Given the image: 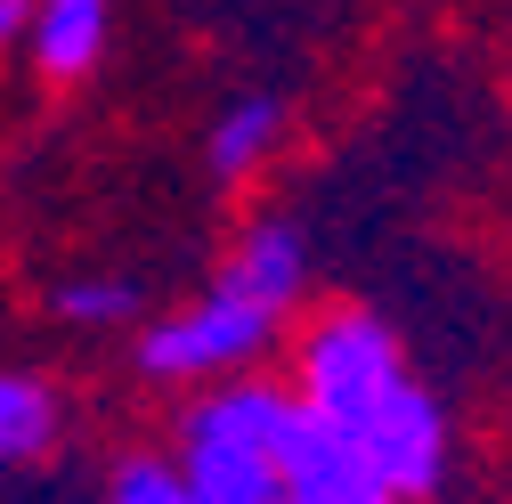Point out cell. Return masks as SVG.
I'll list each match as a JSON object with an SVG mask.
<instances>
[{"label":"cell","instance_id":"52a82bcc","mask_svg":"<svg viewBox=\"0 0 512 504\" xmlns=\"http://www.w3.org/2000/svg\"><path fill=\"white\" fill-rule=\"evenodd\" d=\"M57 439V399L41 374H0V464H33Z\"/></svg>","mask_w":512,"mask_h":504},{"label":"cell","instance_id":"8992f818","mask_svg":"<svg viewBox=\"0 0 512 504\" xmlns=\"http://www.w3.org/2000/svg\"><path fill=\"white\" fill-rule=\"evenodd\" d=\"M277 131H285V106H277V98H236V106L220 114V131H212V171H220V179H252V171L269 163Z\"/></svg>","mask_w":512,"mask_h":504},{"label":"cell","instance_id":"9c48e42d","mask_svg":"<svg viewBox=\"0 0 512 504\" xmlns=\"http://www.w3.org/2000/svg\"><path fill=\"white\" fill-rule=\"evenodd\" d=\"M106 504H196V488H187L171 464H155V456H139V464H122L114 472V488H106Z\"/></svg>","mask_w":512,"mask_h":504},{"label":"cell","instance_id":"277c9868","mask_svg":"<svg viewBox=\"0 0 512 504\" xmlns=\"http://www.w3.org/2000/svg\"><path fill=\"white\" fill-rule=\"evenodd\" d=\"M25 41H33V66L49 82L98 74V57H106V0H33Z\"/></svg>","mask_w":512,"mask_h":504},{"label":"cell","instance_id":"3957f363","mask_svg":"<svg viewBox=\"0 0 512 504\" xmlns=\"http://www.w3.org/2000/svg\"><path fill=\"white\" fill-rule=\"evenodd\" d=\"M309 448V407L293 391H212L179 423V480L196 504H285V480Z\"/></svg>","mask_w":512,"mask_h":504},{"label":"cell","instance_id":"ba28073f","mask_svg":"<svg viewBox=\"0 0 512 504\" xmlns=\"http://www.w3.org/2000/svg\"><path fill=\"white\" fill-rule=\"evenodd\" d=\"M57 318L66 326H131L139 285L131 277H74V285H57Z\"/></svg>","mask_w":512,"mask_h":504},{"label":"cell","instance_id":"30bf717a","mask_svg":"<svg viewBox=\"0 0 512 504\" xmlns=\"http://www.w3.org/2000/svg\"><path fill=\"white\" fill-rule=\"evenodd\" d=\"M25 17H33V0H0V41H17Z\"/></svg>","mask_w":512,"mask_h":504},{"label":"cell","instance_id":"7a4b0ae2","mask_svg":"<svg viewBox=\"0 0 512 504\" xmlns=\"http://www.w3.org/2000/svg\"><path fill=\"white\" fill-rule=\"evenodd\" d=\"M301 285H309L301 228L293 220L244 228L236 252H228V269L212 277V293L139 334V366L155 374V383H212V374H236V366H252L277 342V326L301 301Z\"/></svg>","mask_w":512,"mask_h":504},{"label":"cell","instance_id":"5b68a950","mask_svg":"<svg viewBox=\"0 0 512 504\" xmlns=\"http://www.w3.org/2000/svg\"><path fill=\"white\" fill-rule=\"evenodd\" d=\"M285 504H399L391 488H374L326 431L309 423V448H301V464H293V480H285Z\"/></svg>","mask_w":512,"mask_h":504},{"label":"cell","instance_id":"6da1fadb","mask_svg":"<svg viewBox=\"0 0 512 504\" xmlns=\"http://www.w3.org/2000/svg\"><path fill=\"white\" fill-rule=\"evenodd\" d=\"M309 423L399 504L439 496L447 480V415L423 391V374L407 366L399 334L374 309H334L326 326H309L301 342V391Z\"/></svg>","mask_w":512,"mask_h":504}]
</instances>
